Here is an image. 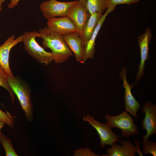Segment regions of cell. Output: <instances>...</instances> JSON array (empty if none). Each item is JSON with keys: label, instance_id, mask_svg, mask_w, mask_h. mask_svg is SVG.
Here are the masks:
<instances>
[{"label": "cell", "instance_id": "cell-9", "mask_svg": "<svg viewBox=\"0 0 156 156\" xmlns=\"http://www.w3.org/2000/svg\"><path fill=\"white\" fill-rule=\"evenodd\" d=\"M152 36L151 29L146 28L144 33L138 37V42L140 50L141 61L136 76L135 80L133 84L134 86L138 83L143 76L145 62L149 58L148 44Z\"/></svg>", "mask_w": 156, "mask_h": 156}, {"label": "cell", "instance_id": "cell-19", "mask_svg": "<svg viewBox=\"0 0 156 156\" xmlns=\"http://www.w3.org/2000/svg\"><path fill=\"white\" fill-rule=\"evenodd\" d=\"M8 77L7 73L0 65V86L2 87L9 92L11 98L12 104H13L15 95L9 86L8 82Z\"/></svg>", "mask_w": 156, "mask_h": 156}, {"label": "cell", "instance_id": "cell-22", "mask_svg": "<svg viewBox=\"0 0 156 156\" xmlns=\"http://www.w3.org/2000/svg\"><path fill=\"white\" fill-rule=\"evenodd\" d=\"M0 121L5 123L10 127L12 128L14 127V120L13 117L9 113L5 112L0 109Z\"/></svg>", "mask_w": 156, "mask_h": 156}, {"label": "cell", "instance_id": "cell-3", "mask_svg": "<svg viewBox=\"0 0 156 156\" xmlns=\"http://www.w3.org/2000/svg\"><path fill=\"white\" fill-rule=\"evenodd\" d=\"M22 36V42L25 49L32 58L47 65L53 60L52 53L46 51L37 42L36 37H41L39 32L36 31H26Z\"/></svg>", "mask_w": 156, "mask_h": 156}, {"label": "cell", "instance_id": "cell-23", "mask_svg": "<svg viewBox=\"0 0 156 156\" xmlns=\"http://www.w3.org/2000/svg\"><path fill=\"white\" fill-rule=\"evenodd\" d=\"M74 156H99L96 154L94 152L88 148H79L74 151Z\"/></svg>", "mask_w": 156, "mask_h": 156}, {"label": "cell", "instance_id": "cell-7", "mask_svg": "<svg viewBox=\"0 0 156 156\" xmlns=\"http://www.w3.org/2000/svg\"><path fill=\"white\" fill-rule=\"evenodd\" d=\"M142 110L145 114V116L141 127L147 132L146 135H144L143 137L142 142L144 144L147 142L151 135L156 133V105L147 101L144 104Z\"/></svg>", "mask_w": 156, "mask_h": 156}, {"label": "cell", "instance_id": "cell-8", "mask_svg": "<svg viewBox=\"0 0 156 156\" xmlns=\"http://www.w3.org/2000/svg\"><path fill=\"white\" fill-rule=\"evenodd\" d=\"M127 70L126 68L124 67L122 68L120 73V76L123 81V86L125 89L124 101L125 110L129 113L135 118H137V112L140 107V105L132 93L131 89L134 85L133 84L131 85L128 82Z\"/></svg>", "mask_w": 156, "mask_h": 156}, {"label": "cell", "instance_id": "cell-17", "mask_svg": "<svg viewBox=\"0 0 156 156\" xmlns=\"http://www.w3.org/2000/svg\"><path fill=\"white\" fill-rule=\"evenodd\" d=\"M108 0H86L85 8L90 14H103L107 9Z\"/></svg>", "mask_w": 156, "mask_h": 156}, {"label": "cell", "instance_id": "cell-26", "mask_svg": "<svg viewBox=\"0 0 156 156\" xmlns=\"http://www.w3.org/2000/svg\"><path fill=\"white\" fill-rule=\"evenodd\" d=\"M79 2L82 6L83 7H85L86 0H79Z\"/></svg>", "mask_w": 156, "mask_h": 156}, {"label": "cell", "instance_id": "cell-16", "mask_svg": "<svg viewBox=\"0 0 156 156\" xmlns=\"http://www.w3.org/2000/svg\"><path fill=\"white\" fill-rule=\"evenodd\" d=\"M103 15V14L97 13L91 14L84 27L82 34L79 36L83 49Z\"/></svg>", "mask_w": 156, "mask_h": 156}, {"label": "cell", "instance_id": "cell-18", "mask_svg": "<svg viewBox=\"0 0 156 156\" xmlns=\"http://www.w3.org/2000/svg\"><path fill=\"white\" fill-rule=\"evenodd\" d=\"M0 143L3 147L6 156H18L13 148L11 140L0 132Z\"/></svg>", "mask_w": 156, "mask_h": 156}, {"label": "cell", "instance_id": "cell-5", "mask_svg": "<svg viewBox=\"0 0 156 156\" xmlns=\"http://www.w3.org/2000/svg\"><path fill=\"white\" fill-rule=\"evenodd\" d=\"M78 1L62 2L56 0H49L43 2L40 9L43 16L48 19L57 17L67 16L70 8Z\"/></svg>", "mask_w": 156, "mask_h": 156}, {"label": "cell", "instance_id": "cell-11", "mask_svg": "<svg viewBox=\"0 0 156 156\" xmlns=\"http://www.w3.org/2000/svg\"><path fill=\"white\" fill-rule=\"evenodd\" d=\"M22 35L15 38L14 35L9 37L0 46V65L10 77H14L9 65L10 51L12 48L19 43L22 42Z\"/></svg>", "mask_w": 156, "mask_h": 156}, {"label": "cell", "instance_id": "cell-12", "mask_svg": "<svg viewBox=\"0 0 156 156\" xmlns=\"http://www.w3.org/2000/svg\"><path fill=\"white\" fill-rule=\"evenodd\" d=\"M91 14L85 7L82 6L78 1L68 10L67 16L71 19L76 25L80 36Z\"/></svg>", "mask_w": 156, "mask_h": 156}, {"label": "cell", "instance_id": "cell-27", "mask_svg": "<svg viewBox=\"0 0 156 156\" xmlns=\"http://www.w3.org/2000/svg\"><path fill=\"white\" fill-rule=\"evenodd\" d=\"M5 124L6 123L4 122L0 121V132H1V129Z\"/></svg>", "mask_w": 156, "mask_h": 156}, {"label": "cell", "instance_id": "cell-2", "mask_svg": "<svg viewBox=\"0 0 156 156\" xmlns=\"http://www.w3.org/2000/svg\"><path fill=\"white\" fill-rule=\"evenodd\" d=\"M9 86L17 96L24 112L27 120L31 122L33 120V108L31 90L28 86L18 77H9Z\"/></svg>", "mask_w": 156, "mask_h": 156}, {"label": "cell", "instance_id": "cell-6", "mask_svg": "<svg viewBox=\"0 0 156 156\" xmlns=\"http://www.w3.org/2000/svg\"><path fill=\"white\" fill-rule=\"evenodd\" d=\"M84 121L88 122L96 131L100 139V146L103 147L106 145L112 146L117 142H119L121 137L114 133L112 128L107 125L96 120L89 114L83 117Z\"/></svg>", "mask_w": 156, "mask_h": 156}, {"label": "cell", "instance_id": "cell-4", "mask_svg": "<svg viewBox=\"0 0 156 156\" xmlns=\"http://www.w3.org/2000/svg\"><path fill=\"white\" fill-rule=\"evenodd\" d=\"M105 119L107 122L106 124L110 127L117 128L121 130L122 136L128 138L139 134L138 129L132 117L125 110L117 116L106 115Z\"/></svg>", "mask_w": 156, "mask_h": 156}, {"label": "cell", "instance_id": "cell-28", "mask_svg": "<svg viewBox=\"0 0 156 156\" xmlns=\"http://www.w3.org/2000/svg\"><path fill=\"white\" fill-rule=\"evenodd\" d=\"M5 0H0V12L2 10V5L4 2Z\"/></svg>", "mask_w": 156, "mask_h": 156}, {"label": "cell", "instance_id": "cell-20", "mask_svg": "<svg viewBox=\"0 0 156 156\" xmlns=\"http://www.w3.org/2000/svg\"><path fill=\"white\" fill-rule=\"evenodd\" d=\"M142 147V152L145 155L150 153L153 156H156V143L154 141H148Z\"/></svg>", "mask_w": 156, "mask_h": 156}, {"label": "cell", "instance_id": "cell-14", "mask_svg": "<svg viewBox=\"0 0 156 156\" xmlns=\"http://www.w3.org/2000/svg\"><path fill=\"white\" fill-rule=\"evenodd\" d=\"M120 144L116 142L107 150L105 156H135L136 153V146L131 141L124 139L120 141Z\"/></svg>", "mask_w": 156, "mask_h": 156}, {"label": "cell", "instance_id": "cell-15", "mask_svg": "<svg viewBox=\"0 0 156 156\" xmlns=\"http://www.w3.org/2000/svg\"><path fill=\"white\" fill-rule=\"evenodd\" d=\"M66 44L74 54L76 60L81 63L84 57V50L78 32L62 36Z\"/></svg>", "mask_w": 156, "mask_h": 156}, {"label": "cell", "instance_id": "cell-1", "mask_svg": "<svg viewBox=\"0 0 156 156\" xmlns=\"http://www.w3.org/2000/svg\"><path fill=\"white\" fill-rule=\"evenodd\" d=\"M40 38L43 39L42 44L44 47L51 51L53 60L57 63L66 61L73 53L65 42L62 35L45 27L39 30Z\"/></svg>", "mask_w": 156, "mask_h": 156}, {"label": "cell", "instance_id": "cell-29", "mask_svg": "<svg viewBox=\"0 0 156 156\" xmlns=\"http://www.w3.org/2000/svg\"><path fill=\"white\" fill-rule=\"evenodd\" d=\"M1 155L0 153V156H1Z\"/></svg>", "mask_w": 156, "mask_h": 156}, {"label": "cell", "instance_id": "cell-24", "mask_svg": "<svg viewBox=\"0 0 156 156\" xmlns=\"http://www.w3.org/2000/svg\"><path fill=\"white\" fill-rule=\"evenodd\" d=\"M134 142L136 145V153H138L139 156H143V153L141 151L140 148V142L137 140H135L134 141Z\"/></svg>", "mask_w": 156, "mask_h": 156}, {"label": "cell", "instance_id": "cell-25", "mask_svg": "<svg viewBox=\"0 0 156 156\" xmlns=\"http://www.w3.org/2000/svg\"><path fill=\"white\" fill-rule=\"evenodd\" d=\"M19 0H10V2L8 5V8L12 9L16 6Z\"/></svg>", "mask_w": 156, "mask_h": 156}, {"label": "cell", "instance_id": "cell-21", "mask_svg": "<svg viewBox=\"0 0 156 156\" xmlns=\"http://www.w3.org/2000/svg\"><path fill=\"white\" fill-rule=\"evenodd\" d=\"M140 0H108L107 8H114L118 5L125 4L130 5L136 3Z\"/></svg>", "mask_w": 156, "mask_h": 156}, {"label": "cell", "instance_id": "cell-10", "mask_svg": "<svg viewBox=\"0 0 156 156\" xmlns=\"http://www.w3.org/2000/svg\"><path fill=\"white\" fill-rule=\"evenodd\" d=\"M47 24L49 29L62 36L70 33L78 32L76 25L68 16L48 19Z\"/></svg>", "mask_w": 156, "mask_h": 156}, {"label": "cell", "instance_id": "cell-13", "mask_svg": "<svg viewBox=\"0 0 156 156\" xmlns=\"http://www.w3.org/2000/svg\"><path fill=\"white\" fill-rule=\"evenodd\" d=\"M114 9L113 8H107L101 18L91 37L84 48V57L81 63H84L89 58L93 59L95 52V41L98 33L107 16Z\"/></svg>", "mask_w": 156, "mask_h": 156}, {"label": "cell", "instance_id": "cell-30", "mask_svg": "<svg viewBox=\"0 0 156 156\" xmlns=\"http://www.w3.org/2000/svg\"><path fill=\"white\" fill-rule=\"evenodd\" d=\"M1 104V103H0Z\"/></svg>", "mask_w": 156, "mask_h": 156}]
</instances>
